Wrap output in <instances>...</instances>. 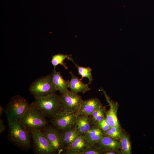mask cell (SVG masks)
I'll return each mask as SVG.
<instances>
[{"label": "cell", "mask_w": 154, "mask_h": 154, "mask_svg": "<svg viewBox=\"0 0 154 154\" xmlns=\"http://www.w3.org/2000/svg\"><path fill=\"white\" fill-rule=\"evenodd\" d=\"M31 104L46 118L50 119L62 111L60 96L55 93L35 99Z\"/></svg>", "instance_id": "1"}, {"label": "cell", "mask_w": 154, "mask_h": 154, "mask_svg": "<svg viewBox=\"0 0 154 154\" xmlns=\"http://www.w3.org/2000/svg\"><path fill=\"white\" fill-rule=\"evenodd\" d=\"M8 127V138L9 141L24 151L31 147V133L23 126L19 121L7 120Z\"/></svg>", "instance_id": "2"}, {"label": "cell", "mask_w": 154, "mask_h": 154, "mask_svg": "<svg viewBox=\"0 0 154 154\" xmlns=\"http://www.w3.org/2000/svg\"><path fill=\"white\" fill-rule=\"evenodd\" d=\"M19 121L30 133L42 130L49 124L46 118L31 104Z\"/></svg>", "instance_id": "3"}, {"label": "cell", "mask_w": 154, "mask_h": 154, "mask_svg": "<svg viewBox=\"0 0 154 154\" xmlns=\"http://www.w3.org/2000/svg\"><path fill=\"white\" fill-rule=\"evenodd\" d=\"M29 105L27 100L20 95H16L12 97L5 110L7 120L19 121Z\"/></svg>", "instance_id": "4"}, {"label": "cell", "mask_w": 154, "mask_h": 154, "mask_svg": "<svg viewBox=\"0 0 154 154\" xmlns=\"http://www.w3.org/2000/svg\"><path fill=\"white\" fill-rule=\"evenodd\" d=\"M29 90L35 99L45 96L57 91L51 74L34 81L30 85Z\"/></svg>", "instance_id": "5"}, {"label": "cell", "mask_w": 154, "mask_h": 154, "mask_svg": "<svg viewBox=\"0 0 154 154\" xmlns=\"http://www.w3.org/2000/svg\"><path fill=\"white\" fill-rule=\"evenodd\" d=\"M30 133L35 153H56L54 149L41 130L36 131Z\"/></svg>", "instance_id": "6"}, {"label": "cell", "mask_w": 154, "mask_h": 154, "mask_svg": "<svg viewBox=\"0 0 154 154\" xmlns=\"http://www.w3.org/2000/svg\"><path fill=\"white\" fill-rule=\"evenodd\" d=\"M77 116L75 113L62 111L50 118V123L64 133L75 124Z\"/></svg>", "instance_id": "7"}, {"label": "cell", "mask_w": 154, "mask_h": 154, "mask_svg": "<svg viewBox=\"0 0 154 154\" xmlns=\"http://www.w3.org/2000/svg\"><path fill=\"white\" fill-rule=\"evenodd\" d=\"M54 149L56 153H61L64 150V133L50 124L41 130Z\"/></svg>", "instance_id": "8"}, {"label": "cell", "mask_w": 154, "mask_h": 154, "mask_svg": "<svg viewBox=\"0 0 154 154\" xmlns=\"http://www.w3.org/2000/svg\"><path fill=\"white\" fill-rule=\"evenodd\" d=\"M62 111L76 113L79 110L83 100L82 97L69 90L60 96Z\"/></svg>", "instance_id": "9"}, {"label": "cell", "mask_w": 154, "mask_h": 154, "mask_svg": "<svg viewBox=\"0 0 154 154\" xmlns=\"http://www.w3.org/2000/svg\"><path fill=\"white\" fill-rule=\"evenodd\" d=\"M102 106L100 100L97 98H92L85 100H83L80 109L76 114L77 115H84L89 116Z\"/></svg>", "instance_id": "10"}, {"label": "cell", "mask_w": 154, "mask_h": 154, "mask_svg": "<svg viewBox=\"0 0 154 154\" xmlns=\"http://www.w3.org/2000/svg\"><path fill=\"white\" fill-rule=\"evenodd\" d=\"M69 73L71 78L68 84V88H70L71 92L76 94L79 92L84 94L91 90L88 84H84L80 79L74 75L72 72H69Z\"/></svg>", "instance_id": "11"}, {"label": "cell", "mask_w": 154, "mask_h": 154, "mask_svg": "<svg viewBox=\"0 0 154 154\" xmlns=\"http://www.w3.org/2000/svg\"><path fill=\"white\" fill-rule=\"evenodd\" d=\"M104 94L107 101L110 106V108L106 113V117L109 121L111 126H115L119 127L117 112L118 109V105L116 102L111 101L105 91L101 89Z\"/></svg>", "instance_id": "12"}, {"label": "cell", "mask_w": 154, "mask_h": 154, "mask_svg": "<svg viewBox=\"0 0 154 154\" xmlns=\"http://www.w3.org/2000/svg\"><path fill=\"white\" fill-rule=\"evenodd\" d=\"M51 74L54 86L60 94H64L69 91L68 90L69 80H64L60 73L56 70H54Z\"/></svg>", "instance_id": "13"}, {"label": "cell", "mask_w": 154, "mask_h": 154, "mask_svg": "<svg viewBox=\"0 0 154 154\" xmlns=\"http://www.w3.org/2000/svg\"><path fill=\"white\" fill-rule=\"evenodd\" d=\"M96 144L105 151H115L120 148V143L109 136L103 135Z\"/></svg>", "instance_id": "14"}, {"label": "cell", "mask_w": 154, "mask_h": 154, "mask_svg": "<svg viewBox=\"0 0 154 154\" xmlns=\"http://www.w3.org/2000/svg\"><path fill=\"white\" fill-rule=\"evenodd\" d=\"M75 125L82 135L85 134L94 125L89 116L84 115H77Z\"/></svg>", "instance_id": "15"}, {"label": "cell", "mask_w": 154, "mask_h": 154, "mask_svg": "<svg viewBox=\"0 0 154 154\" xmlns=\"http://www.w3.org/2000/svg\"><path fill=\"white\" fill-rule=\"evenodd\" d=\"M90 145L96 144L103 135V131L96 125H94L84 134Z\"/></svg>", "instance_id": "16"}, {"label": "cell", "mask_w": 154, "mask_h": 154, "mask_svg": "<svg viewBox=\"0 0 154 154\" xmlns=\"http://www.w3.org/2000/svg\"><path fill=\"white\" fill-rule=\"evenodd\" d=\"M81 135L77 129L75 124L68 130L64 133V150L66 149L73 141Z\"/></svg>", "instance_id": "17"}, {"label": "cell", "mask_w": 154, "mask_h": 154, "mask_svg": "<svg viewBox=\"0 0 154 154\" xmlns=\"http://www.w3.org/2000/svg\"><path fill=\"white\" fill-rule=\"evenodd\" d=\"M90 146L84 135H81L77 137L66 149H69L80 152Z\"/></svg>", "instance_id": "18"}, {"label": "cell", "mask_w": 154, "mask_h": 154, "mask_svg": "<svg viewBox=\"0 0 154 154\" xmlns=\"http://www.w3.org/2000/svg\"><path fill=\"white\" fill-rule=\"evenodd\" d=\"M69 60L73 63L77 69L78 74L81 76L80 79L82 80L83 78L85 77L87 78L88 79V84H91L93 80L91 73L92 70L91 68L89 67H86L79 65L75 62L72 57Z\"/></svg>", "instance_id": "19"}, {"label": "cell", "mask_w": 154, "mask_h": 154, "mask_svg": "<svg viewBox=\"0 0 154 154\" xmlns=\"http://www.w3.org/2000/svg\"><path fill=\"white\" fill-rule=\"evenodd\" d=\"M72 56V54L68 55L60 53L52 56L51 62L53 66L54 70H56V67L59 64L63 66L65 69H68V67L64 61L66 58L69 60Z\"/></svg>", "instance_id": "20"}, {"label": "cell", "mask_w": 154, "mask_h": 154, "mask_svg": "<svg viewBox=\"0 0 154 154\" xmlns=\"http://www.w3.org/2000/svg\"><path fill=\"white\" fill-rule=\"evenodd\" d=\"M105 113L104 107L102 106L89 116L94 125H96L98 122L105 118Z\"/></svg>", "instance_id": "21"}, {"label": "cell", "mask_w": 154, "mask_h": 154, "mask_svg": "<svg viewBox=\"0 0 154 154\" xmlns=\"http://www.w3.org/2000/svg\"><path fill=\"white\" fill-rule=\"evenodd\" d=\"M120 145V148L123 154H131V147L129 139L125 134H122L121 136Z\"/></svg>", "instance_id": "22"}, {"label": "cell", "mask_w": 154, "mask_h": 154, "mask_svg": "<svg viewBox=\"0 0 154 154\" xmlns=\"http://www.w3.org/2000/svg\"><path fill=\"white\" fill-rule=\"evenodd\" d=\"M104 151L96 144L90 145L80 152V154H101L104 153Z\"/></svg>", "instance_id": "23"}, {"label": "cell", "mask_w": 154, "mask_h": 154, "mask_svg": "<svg viewBox=\"0 0 154 154\" xmlns=\"http://www.w3.org/2000/svg\"><path fill=\"white\" fill-rule=\"evenodd\" d=\"M96 125L102 131L107 130L111 127L109 121L106 117L98 122Z\"/></svg>", "instance_id": "24"}, {"label": "cell", "mask_w": 154, "mask_h": 154, "mask_svg": "<svg viewBox=\"0 0 154 154\" xmlns=\"http://www.w3.org/2000/svg\"><path fill=\"white\" fill-rule=\"evenodd\" d=\"M110 129L119 138L120 137L121 134L119 127L115 126H111Z\"/></svg>", "instance_id": "25"}, {"label": "cell", "mask_w": 154, "mask_h": 154, "mask_svg": "<svg viewBox=\"0 0 154 154\" xmlns=\"http://www.w3.org/2000/svg\"><path fill=\"white\" fill-rule=\"evenodd\" d=\"M5 126L4 124V121L3 119H0V133L1 134L5 131Z\"/></svg>", "instance_id": "26"}, {"label": "cell", "mask_w": 154, "mask_h": 154, "mask_svg": "<svg viewBox=\"0 0 154 154\" xmlns=\"http://www.w3.org/2000/svg\"><path fill=\"white\" fill-rule=\"evenodd\" d=\"M104 153L105 154H115L116 153L115 151H112L107 150L105 151Z\"/></svg>", "instance_id": "27"}, {"label": "cell", "mask_w": 154, "mask_h": 154, "mask_svg": "<svg viewBox=\"0 0 154 154\" xmlns=\"http://www.w3.org/2000/svg\"><path fill=\"white\" fill-rule=\"evenodd\" d=\"M5 110L3 108L1 105H0V116L1 117L3 114V112H5Z\"/></svg>", "instance_id": "28"}]
</instances>
